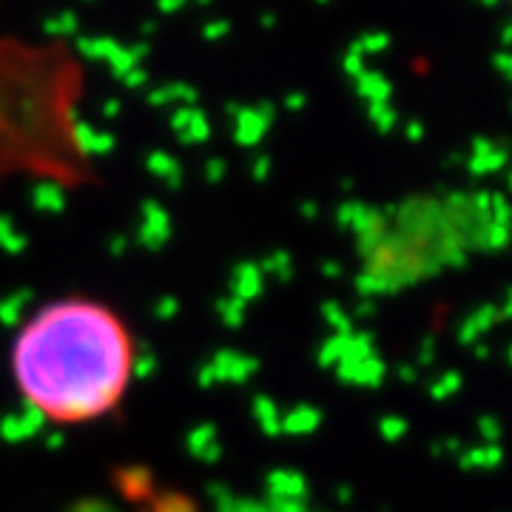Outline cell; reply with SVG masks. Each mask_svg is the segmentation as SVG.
Returning a JSON list of instances; mask_svg holds the SVG:
<instances>
[{
  "instance_id": "obj_1",
  "label": "cell",
  "mask_w": 512,
  "mask_h": 512,
  "mask_svg": "<svg viewBox=\"0 0 512 512\" xmlns=\"http://www.w3.org/2000/svg\"><path fill=\"white\" fill-rule=\"evenodd\" d=\"M134 342L126 322L94 299H57L20 328L12 376L20 396L57 424L109 416L126 396Z\"/></svg>"
}]
</instances>
